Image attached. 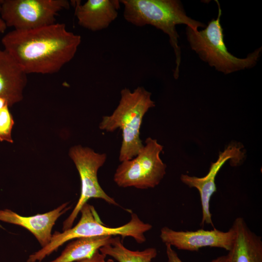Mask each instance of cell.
I'll return each instance as SVG.
<instances>
[{
  "label": "cell",
  "instance_id": "cell-1",
  "mask_svg": "<svg viewBox=\"0 0 262 262\" xmlns=\"http://www.w3.org/2000/svg\"><path fill=\"white\" fill-rule=\"evenodd\" d=\"M6 51L26 74L58 72L76 54L81 37L55 23L29 30H14L1 39Z\"/></svg>",
  "mask_w": 262,
  "mask_h": 262
},
{
  "label": "cell",
  "instance_id": "cell-2",
  "mask_svg": "<svg viewBox=\"0 0 262 262\" xmlns=\"http://www.w3.org/2000/svg\"><path fill=\"white\" fill-rule=\"evenodd\" d=\"M155 106L151 93L144 87L138 86L133 91L126 87L121 90L119 103L113 113L102 117L100 130L113 132L119 129L122 131L120 162L131 159L143 147L140 137L141 126L145 114Z\"/></svg>",
  "mask_w": 262,
  "mask_h": 262
},
{
  "label": "cell",
  "instance_id": "cell-3",
  "mask_svg": "<svg viewBox=\"0 0 262 262\" xmlns=\"http://www.w3.org/2000/svg\"><path fill=\"white\" fill-rule=\"evenodd\" d=\"M120 2L124 6L123 16L127 22L138 27L150 25L168 35L175 54L174 76L177 79L181 57L176 26L184 24L198 30V27H205L204 24L187 16L179 0H120Z\"/></svg>",
  "mask_w": 262,
  "mask_h": 262
},
{
  "label": "cell",
  "instance_id": "cell-4",
  "mask_svg": "<svg viewBox=\"0 0 262 262\" xmlns=\"http://www.w3.org/2000/svg\"><path fill=\"white\" fill-rule=\"evenodd\" d=\"M80 212L81 218L74 227L62 232L55 231L52 235L49 243L31 254L27 262H40L66 242L80 238L105 236H121L123 238L130 237L137 243L142 244L146 241L145 233L152 228L151 224L144 223L133 213H131V218L127 223L120 227L111 228L102 222L92 205L87 203L85 204Z\"/></svg>",
  "mask_w": 262,
  "mask_h": 262
},
{
  "label": "cell",
  "instance_id": "cell-5",
  "mask_svg": "<svg viewBox=\"0 0 262 262\" xmlns=\"http://www.w3.org/2000/svg\"><path fill=\"white\" fill-rule=\"evenodd\" d=\"M216 1L218 7L217 17L209 22L205 29L199 31L186 28L187 39L191 48L203 61L225 74L253 66L260 56L261 48L243 59L237 58L228 51L220 21L222 11L218 1Z\"/></svg>",
  "mask_w": 262,
  "mask_h": 262
},
{
  "label": "cell",
  "instance_id": "cell-6",
  "mask_svg": "<svg viewBox=\"0 0 262 262\" xmlns=\"http://www.w3.org/2000/svg\"><path fill=\"white\" fill-rule=\"evenodd\" d=\"M163 149V146L156 139L147 138L136 156L118 166L114 176L115 182L120 187L140 189L157 186L166 174V165L160 156Z\"/></svg>",
  "mask_w": 262,
  "mask_h": 262
},
{
  "label": "cell",
  "instance_id": "cell-7",
  "mask_svg": "<svg viewBox=\"0 0 262 262\" xmlns=\"http://www.w3.org/2000/svg\"><path fill=\"white\" fill-rule=\"evenodd\" d=\"M69 155L79 172L81 190L76 206L63 222V230L72 227L81 209L91 198L101 199L110 204L118 206L116 201L105 192L98 181V172L106 161V154L97 153L89 147L78 145L71 147Z\"/></svg>",
  "mask_w": 262,
  "mask_h": 262
},
{
  "label": "cell",
  "instance_id": "cell-8",
  "mask_svg": "<svg viewBox=\"0 0 262 262\" xmlns=\"http://www.w3.org/2000/svg\"><path fill=\"white\" fill-rule=\"evenodd\" d=\"M69 6L67 0H1V16L14 30L32 29L55 23Z\"/></svg>",
  "mask_w": 262,
  "mask_h": 262
},
{
  "label": "cell",
  "instance_id": "cell-9",
  "mask_svg": "<svg viewBox=\"0 0 262 262\" xmlns=\"http://www.w3.org/2000/svg\"><path fill=\"white\" fill-rule=\"evenodd\" d=\"M235 237V230L231 227L224 232L214 228L208 230L176 231L167 227L162 228L160 238L166 245L179 250L197 251L204 247H217L229 251Z\"/></svg>",
  "mask_w": 262,
  "mask_h": 262
},
{
  "label": "cell",
  "instance_id": "cell-10",
  "mask_svg": "<svg viewBox=\"0 0 262 262\" xmlns=\"http://www.w3.org/2000/svg\"><path fill=\"white\" fill-rule=\"evenodd\" d=\"M242 147L236 144H231L220 152L217 160L212 163L209 172L203 177L198 178L182 174L180 179L182 182L190 188H195L199 192L202 208V219L200 226L211 225L214 227L210 210V202L212 195L216 191L215 183V177L218 172L228 160H230L232 166L241 163L244 157Z\"/></svg>",
  "mask_w": 262,
  "mask_h": 262
},
{
  "label": "cell",
  "instance_id": "cell-11",
  "mask_svg": "<svg viewBox=\"0 0 262 262\" xmlns=\"http://www.w3.org/2000/svg\"><path fill=\"white\" fill-rule=\"evenodd\" d=\"M69 203L67 202L47 213L30 216L20 215L8 209L0 210V221L25 228L43 247L49 243L52 229L57 219L70 208Z\"/></svg>",
  "mask_w": 262,
  "mask_h": 262
},
{
  "label": "cell",
  "instance_id": "cell-12",
  "mask_svg": "<svg viewBox=\"0 0 262 262\" xmlns=\"http://www.w3.org/2000/svg\"><path fill=\"white\" fill-rule=\"evenodd\" d=\"M74 14L81 27L93 32L108 28L117 17L119 0H74Z\"/></svg>",
  "mask_w": 262,
  "mask_h": 262
},
{
  "label": "cell",
  "instance_id": "cell-13",
  "mask_svg": "<svg viewBox=\"0 0 262 262\" xmlns=\"http://www.w3.org/2000/svg\"><path fill=\"white\" fill-rule=\"evenodd\" d=\"M232 227L235 237L226 262H262L261 237L250 230L243 217L236 218Z\"/></svg>",
  "mask_w": 262,
  "mask_h": 262
},
{
  "label": "cell",
  "instance_id": "cell-14",
  "mask_svg": "<svg viewBox=\"0 0 262 262\" xmlns=\"http://www.w3.org/2000/svg\"><path fill=\"white\" fill-rule=\"evenodd\" d=\"M27 83V74L4 50L0 49V97L10 107L21 100Z\"/></svg>",
  "mask_w": 262,
  "mask_h": 262
},
{
  "label": "cell",
  "instance_id": "cell-15",
  "mask_svg": "<svg viewBox=\"0 0 262 262\" xmlns=\"http://www.w3.org/2000/svg\"><path fill=\"white\" fill-rule=\"evenodd\" d=\"M114 238L105 236L74 239L57 258L49 262H74L89 258L100 248L111 243Z\"/></svg>",
  "mask_w": 262,
  "mask_h": 262
},
{
  "label": "cell",
  "instance_id": "cell-16",
  "mask_svg": "<svg viewBox=\"0 0 262 262\" xmlns=\"http://www.w3.org/2000/svg\"><path fill=\"white\" fill-rule=\"evenodd\" d=\"M99 251L117 262H151L157 255V251L154 247H148L141 251L126 248L121 241L120 236H115L111 243L101 247Z\"/></svg>",
  "mask_w": 262,
  "mask_h": 262
},
{
  "label": "cell",
  "instance_id": "cell-17",
  "mask_svg": "<svg viewBox=\"0 0 262 262\" xmlns=\"http://www.w3.org/2000/svg\"><path fill=\"white\" fill-rule=\"evenodd\" d=\"M6 105L0 108V141L13 143L11 132L14 125L13 116Z\"/></svg>",
  "mask_w": 262,
  "mask_h": 262
},
{
  "label": "cell",
  "instance_id": "cell-18",
  "mask_svg": "<svg viewBox=\"0 0 262 262\" xmlns=\"http://www.w3.org/2000/svg\"><path fill=\"white\" fill-rule=\"evenodd\" d=\"M166 253L167 262H183L179 257L176 252L172 248V246L166 245ZM227 255L220 256L209 262H226Z\"/></svg>",
  "mask_w": 262,
  "mask_h": 262
},
{
  "label": "cell",
  "instance_id": "cell-19",
  "mask_svg": "<svg viewBox=\"0 0 262 262\" xmlns=\"http://www.w3.org/2000/svg\"><path fill=\"white\" fill-rule=\"evenodd\" d=\"M106 256L101 253L98 250L90 258L85 259L77 262H106L105 260Z\"/></svg>",
  "mask_w": 262,
  "mask_h": 262
},
{
  "label": "cell",
  "instance_id": "cell-20",
  "mask_svg": "<svg viewBox=\"0 0 262 262\" xmlns=\"http://www.w3.org/2000/svg\"><path fill=\"white\" fill-rule=\"evenodd\" d=\"M1 0H0V33H3L5 31L7 26L1 16Z\"/></svg>",
  "mask_w": 262,
  "mask_h": 262
},
{
  "label": "cell",
  "instance_id": "cell-21",
  "mask_svg": "<svg viewBox=\"0 0 262 262\" xmlns=\"http://www.w3.org/2000/svg\"><path fill=\"white\" fill-rule=\"evenodd\" d=\"M106 262H114L113 259H108L106 261Z\"/></svg>",
  "mask_w": 262,
  "mask_h": 262
},
{
  "label": "cell",
  "instance_id": "cell-22",
  "mask_svg": "<svg viewBox=\"0 0 262 262\" xmlns=\"http://www.w3.org/2000/svg\"><path fill=\"white\" fill-rule=\"evenodd\" d=\"M0 228H3V227H2V226L0 224Z\"/></svg>",
  "mask_w": 262,
  "mask_h": 262
}]
</instances>
